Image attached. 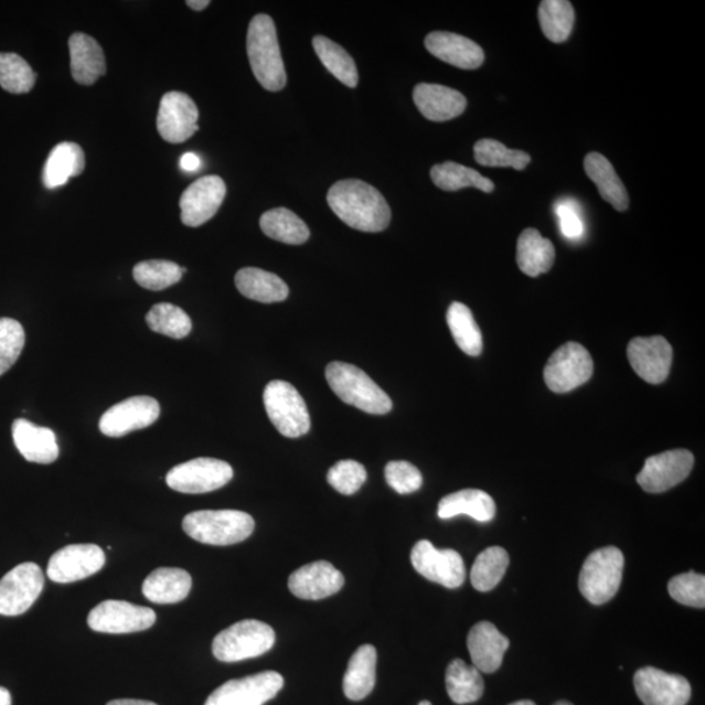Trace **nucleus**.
I'll return each instance as SVG.
<instances>
[{"label":"nucleus","mask_w":705,"mask_h":705,"mask_svg":"<svg viewBox=\"0 0 705 705\" xmlns=\"http://www.w3.org/2000/svg\"><path fill=\"white\" fill-rule=\"evenodd\" d=\"M330 209L355 231L377 233L391 223V209L380 191L359 180L334 183L327 195Z\"/></svg>","instance_id":"1"},{"label":"nucleus","mask_w":705,"mask_h":705,"mask_svg":"<svg viewBox=\"0 0 705 705\" xmlns=\"http://www.w3.org/2000/svg\"><path fill=\"white\" fill-rule=\"evenodd\" d=\"M247 55L256 81L269 92L287 85V71L281 58L279 40L273 18L260 13L254 17L247 31Z\"/></svg>","instance_id":"2"},{"label":"nucleus","mask_w":705,"mask_h":705,"mask_svg":"<svg viewBox=\"0 0 705 705\" xmlns=\"http://www.w3.org/2000/svg\"><path fill=\"white\" fill-rule=\"evenodd\" d=\"M327 382L341 400L368 415H387L394 404L391 397L363 370L345 362H331L325 368Z\"/></svg>","instance_id":"3"},{"label":"nucleus","mask_w":705,"mask_h":705,"mask_svg":"<svg viewBox=\"0 0 705 705\" xmlns=\"http://www.w3.org/2000/svg\"><path fill=\"white\" fill-rule=\"evenodd\" d=\"M182 526L188 536L197 543L227 546L250 537L255 522L244 511L204 510L191 512L183 519Z\"/></svg>","instance_id":"4"},{"label":"nucleus","mask_w":705,"mask_h":705,"mask_svg":"<svg viewBox=\"0 0 705 705\" xmlns=\"http://www.w3.org/2000/svg\"><path fill=\"white\" fill-rule=\"evenodd\" d=\"M275 642L273 627L246 619L221 631L213 640L212 652L218 661L238 662L261 656L273 650Z\"/></svg>","instance_id":"5"},{"label":"nucleus","mask_w":705,"mask_h":705,"mask_svg":"<svg viewBox=\"0 0 705 705\" xmlns=\"http://www.w3.org/2000/svg\"><path fill=\"white\" fill-rule=\"evenodd\" d=\"M624 557L618 547H602L589 555L584 562L579 589L590 603H607L621 587Z\"/></svg>","instance_id":"6"},{"label":"nucleus","mask_w":705,"mask_h":705,"mask_svg":"<svg viewBox=\"0 0 705 705\" xmlns=\"http://www.w3.org/2000/svg\"><path fill=\"white\" fill-rule=\"evenodd\" d=\"M263 400H265L270 423L281 436L299 438L310 431L311 419L308 405L290 383L284 381L268 383Z\"/></svg>","instance_id":"7"},{"label":"nucleus","mask_w":705,"mask_h":705,"mask_svg":"<svg viewBox=\"0 0 705 705\" xmlns=\"http://www.w3.org/2000/svg\"><path fill=\"white\" fill-rule=\"evenodd\" d=\"M594 375V360L586 348L567 343L555 351L544 370L545 383L555 394H567Z\"/></svg>","instance_id":"8"},{"label":"nucleus","mask_w":705,"mask_h":705,"mask_svg":"<svg viewBox=\"0 0 705 705\" xmlns=\"http://www.w3.org/2000/svg\"><path fill=\"white\" fill-rule=\"evenodd\" d=\"M233 476V468L227 462L199 458L170 469L167 483L178 493L204 494L224 488L231 482Z\"/></svg>","instance_id":"9"},{"label":"nucleus","mask_w":705,"mask_h":705,"mask_svg":"<svg viewBox=\"0 0 705 705\" xmlns=\"http://www.w3.org/2000/svg\"><path fill=\"white\" fill-rule=\"evenodd\" d=\"M44 586V573L33 562H25L12 568L0 580V615H24L38 601Z\"/></svg>","instance_id":"10"},{"label":"nucleus","mask_w":705,"mask_h":705,"mask_svg":"<svg viewBox=\"0 0 705 705\" xmlns=\"http://www.w3.org/2000/svg\"><path fill=\"white\" fill-rule=\"evenodd\" d=\"M410 560L419 575L446 588H459L466 581L464 560L452 548L439 551L430 541L421 540L412 548Z\"/></svg>","instance_id":"11"},{"label":"nucleus","mask_w":705,"mask_h":705,"mask_svg":"<svg viewBox=\"0 0 705 705\" xmlns=\"http://www.w3.org/2000/svg\"><path fill=\"white\" fill-rule=\"evenodd\" d=\"M282 675L263 672L224 683L210 695L204 705H263L280 693Z\"/></svg>","instance_id":"12"},{"label":"nucleus","mask_w":705,"mask_h":705,"mask_svg":"<svg viewBox=\"0 0 705 705\" xmlns=\"http://www.w3.org/2000/svg\"><path fill=\"white\" fill-rule=\"evenodd\" d=\"M154 623L156 612L151 608L118 600L98 603L88 616L90 629L103 633L140 632Z\"/></svg>","instance_id":"13"},{"label":"nucleus","mask_w":705,"mask_h":705,"mask_svg":"<svg viewBox=\"0 0 705 705\" xmlns=\"http://www.w3.org/2000/svg\"><path fill=\"white\" fill-rule=\"evenodd\" d=\"M160 404L153 397L135 396L120 402L104 413L99 430L106 437L120 438L128 432L146 429L159 419Z\"/></svg>","instance_id":"14"},{"label":"nucleus","mask_w":705,"mask_h":705,"mask_svg":"<svg viewBox=\"0 0 705 705\" xmlns=\"http://www.w3.org/2000/svg\"><path fill=\"white\" fill-rule=\"evenodd\" d=\"M694 455L687 450H673L648 458L637 477L647 493L660 494L685 481L694 467Z\"/></svg>","instance_id":"15"},{"label":"nucleus","mask_w":705,"mask_h":705,"mask_svg":"<svg viewBox=\"0 0 705 705\" xmlns=\"http://www.w3.org/2000/svg\"><path fill=\"white\" fill-rule=\"evenodd\" d=\"M105 562V553L97 545H68L50 558L47 578L60 584L84 580L103 569Z\"/></svg>","instance_id":"16"},{"label":"nucleus","mask_w":705,"mask_h":705,"mask_svg":"<svg viewBox=\"0 0 705 705\" xmlns=\"http://www.w3.org/2000/svg\"><path fill=\"white\" fill-rule=\"evenodd\" d=\"M197 119L194 99L182 92H169L160 103L157 130L163 140L180 145L199 131Z\"/></svg>","instance_id":"17"},{"label":"nucleus","mask_w":705,"mask_h":705,"mask_svg":"<svg viewBox=\"0 0 705 705\" xmlns=\"http://www.w3.org/2000/svg\"><path fill=\"white\" fill-rule=\"evenodd\" d=\"M633 685L644 705H686L690 702L691 685L685 676L656 667L640 669L633 676Z\"/></svg>","instance_id":"18"},{"label":"nucleus","mask_w":705,"mask_h":705,"mask_svg":"<svg viewBox=\"0 0 705 705\" xmlns=\"http://www.w3.org/2000/svg\"><path fill=\"white\" fill-rule=\"evenodd\" d=\"M226 196L223 178L206 175L192 183L180 201L182 223L190 227L202 226L216 215Z\"/></svg>","instance_id":"19"},{"label":"nucleus","mask_w":705,"mask_h":705,"mask_svg":"<svg viewBox=\"0 0 705 705\" xmlns=\"http://www.w3.org/2000/svg\"><path fill=\"white\" fill-rule=\"evenodd\" d=\"M627 357L643 381L650 384H661L671 373L673 348L665 338H637L627 348Z\"/></svg>","instance_id":"20"},{"label":"nucleus","mask_w":705,"mask_h":705,"mask_svg":"<svg viewBox=\"0 0 705 705\" xmlns=\"http://www.w3.org/2000/svg\"><path fill=\"white\" fill-rule=\"evenodd\" d=\"M344 576L330 562L318 560L290 575V592L301 600H323L344 587Z\"/></svg>","instance_id":"21"},{"label":"nucleus","mask_w":705,"mask_h":705,"mask_svg":"<svg viewBox=\"0 0 705 705\" xmlns=\"http://www.w3.org/2000/svg\"><path fill=\"white\" fill-rule=\"evenodd\" d=\"M425 46L436 58L461 70H476L485 61V53L474 41L450 32H432Z\"/></svg>","instance_id":"22"},{"label":"nucleus","mask_w":705,"mask_h":705,"mask_svg":"<svg viewBox=\"0 0 705 705\" xmlns=\"http://www.w3.org/2000/svg\"><path fill=\"white\" fill-rule=\"evenodd\" d=\"M413 102L426 119L446 122L461 116L467 109V98L460 92L439 84H418L413 90Z\"/></svg>","instance_id":"23"},{"label":"nucleus","mask_w":705,"mask_h":705,"mask_svg":"<svg viewBox=\"0 0 705 705\" xmlns=\"http://www.w3.org/2000/svg\"><path fill=\"white\" fill-rule=\"evenodd\" d=\"M510 640L493 623L480 622L468 635V651L473 666L481 673L491 674L501 667Z\"/></svg>","instance_id":"24"},{"label":"nucleus","mask_w":705,"mask_h":705,"mask_svg":"<svg viewBox=\"0 0 705 705\" xmlns=\"http://www.w3.org/2000/svg\"><path fill=\"white\" fill-rule=\"evenodd\" d=\"M12 438L18 451L26 461L46 466L58 459V441H56L55 432L47 427L19 418L12 425Z\"/></svg>","instance_id":"25"},{"label":"nucleus","mask_w":705,"mask_h":705,"mask_svg":"<svg viewBox=\"0 0 705 705\" xmlns=\"http://www.w3.org/2000/svg\"><path fill=\"white\" fill-rule=\"evenodd\" d=\"M71 74L81 85H94L106 74L105 54L98 42L88 34L74 33L68 40Z\"/></svg>","instance_id":"26"},{"label":"nucleus","mask_w":705,"mask_h":705,"mask_svg":"<svg viewBox=\"0 0 705 705\" xmlns=\"http://www.w3.org/2000/svg\"><path fill=\"white\" fill-rule=\"evenodd\" d=\"M192 579L182 568L161 567L147 576L142 595L148 601L160 605L181 602L190 594Z\"/></svg>","instance_id":"27"},{"label":"nucleus","mask_w":705,"mask_h":705,"mask_svg":"<svg viewBox=\"0 0 705 705\" xmlns=\"http://www.w3.org/2000/svg\"><path fill=\"white\" fill-rule=\"evenodd\" d=\"M495 514L496 505L493 498L477 489L460 490L447 495L438 505V516L444 520L467 515L476 522L489 523Z\"/></svg>","instance_id":"28"},{"label":"nucleus","mask_w":705,"mask_h":705,"mask_svg":"<svg viewBox=\"0 0 705 705\" xmlns=\"http://www.w3.org/2000/svg\"><path fill=\"white\" fill-rule=\"evenodd\" d=\"M235 287L242 296L261 303L282 302L289 296L288 285L279 276L254 267L238 270Z\"/></svg>","instance_id":"29"},{"label":"nucleus","mask_w":705,"mask_h":705,"mask_svg":"<svg viewBox=\"0 0 705 705\" xmlns=\"http://www.w3.org/2000/svg\"><path fill=\"white\" fill-rule=\"evenodd\" d=\"M584 170L600 191L605 202L619 212L629 210V194L607 157L597 152L587 154L584 159Z\"/></svg>","instance_id":"30"},{"label":"nucleus","mask_w":705,"mask_h":705,"mask_svg":"<svg viewBox=\"0 0 705 705\" xmlns=\"http://www.w3.org/2000/svg\"><path fill=\"white\" fill-rule=\"evenodd\" d=\"M85 154L83 148L76 142L63 141L50 152L42 181L45 188L54 190L66 184L71 178L84 172Z\"/></svg>","instance_id":"31"},{"label":"nucleus","mask_w":705,"mask_h":705,"mask_svg":"<svg viewBox=\"0 0 705 705\" xmlns=\"http://www.w3.org/2000/svg\"><path fill=\"white\" fill-rule=\"evenodd\" d=\"M376 681V650L375 647L361 645L349 660L344 675V694L349 701L365 699L375 686Z\"/></svg>","instance_id":"32"},{"label":"nucleus","mask_w":705,"mask_h":705,"mask_svg":"<svg viewBox=\"0 0 705 705\" xmlns=\"http://www.w3.org/2000/svg\"><path fill=\"white\" fill-rule=\"evenodd\" d=\"M517 266L523 274L537 277L548 273L555 261V248L551 239L536 229H525L517 241Z\"/></svg>","instance_id":"33"},{"label":"nucleus","mask_w":705,"mask_h":705,"mask_svg":"<svg viewBox=\"0 0 705 705\" xmlns=\"http://www.w3.org/2000/svg\"><path fill=\"white\" fill-rule=\"evenodd\" d=\"M446 686L448 696L456 704H469L481 699L485 683L479 669L456 659L447 667Z\"/></svg>","instance_id":"34"},{"label":"nucleus","mask_w":705,"mask_h":705,"mask_svg":"<svg viewBox=\"0 0 705 705\" xmlns=\"http://www.w3.org/2000/svg\"><path fill=\"white\" fill-rule=\"evenodd\" d=\"M260 227L267 237L287 245H303L310 238L305 221L288 209H275L260 218Z\"/></svg>","instance_id":"35"},{"label":"nucleus","mask_w":705,"mask_h":705,"mask_svg":"<svg viewBox=\"0 0 705 705\" xmlns=\"http://www.w3.org/2000/svg\"><path fill=\"white\" fill-rule=\"evenodd\" d=\"M431 180L437 188L445 191H458L466 188L479 189L487 194L494 191V183L474 169L460 163L447 161L431 168Z\"/></svg>","instance_id":"36"},{"label":"nucleus","mask_w":705,"mask_h":705,"mask_svg":"<svg viewBox=\"0 0 705 705\" xmlns=\"http://www.w3.org/2000/svg\"><path fill=\"white\" fill-rule=\"evenodd\" d=\"M313 49L319 56L320 62L324 64V67L338 78L341 83L345 84L349 88H355L359 84V71L357 66L351 55L344 47H341L324 35H317L312 40Z\"/></svg>","instance_id":"37"},{"label":"nucleus","mask_w":705,"mask_h":705,"mask_svg":"<svg viewBox=\"0 0 705 705\" xmlns=\"http://www.w3.org/2000/svg\"><path fill=\"white\" fill-rule=\"evenodd\" d=\"M447 324L462 352L472 357L482 353L481 330L468 306L453 302L447 311Z\"/></svg>","instance_id":"38"},{"label":"nucleus","mask_w":705,"mask_h":705,"mask_svg":"<svg viewBox=\"0 0 705 705\" xmlns=\"http://www.w3.org/2000/svg\"><path fill=\"white\" fill-rule=\"evenodd\" d=\"M509 565V553L503 547L491 546L477 557L470 569V583L479 592H490L502 581Z\"/></svg>","instance_id":"39"},{"label":"nucleus","mask_w":705,"mask_h":705,"mask_svg":"<svg viewBox=\"0 0 705 705\" xmlns=\"http://www.w3.org/2000/svg\"><path fill=\"white\" fill-rule=\"evenodd\" d=\"M538 19L546 39L562 44L574 30V7L568 0H545L540 4Z\"/></svg>","instance_id":"40"},{"label":"nucleus","mask_w":705,"mask_h":705,"mask_svg":"<svg viewBox=\"0 0 705 705\" xmlns=\"http://www.w3.org/2000/svg\"><path fill=\"white\" fill-rule=\"evenodd\" d=\"M188 269L169 260H146L133 267V279L141 288L148 290H163L173 287L182 280Z\"/></svg>","instance_id":"41"},{"label":"nucleus","mask_w":705,"mask_h":705,"mask_svg":"<svg viewBox=\"0 0 705 705\" xmlns=\"http://www.w3.org/2000/svg\"><path fill=\"white\" fill-rule=\"evenodd\" d=\"M147 324L156 333L165 334L168 338L181 340L189 337L192 322L186 312L172 303L154 305L148 311Z\"/></svg>","instance_id":"42"},{"label":"nucleus","mask_w":705,"mask_h":705,"mask_svg":"<svg viewBox=\"0 0 705 705\" xmlns=\"http://www.w3.org/2000/svg\"><path fill=\"white\" fill-rule=\"evenodd\" d=\"M474 159L482 167L514 168L519 172L528 167L532 161L528 153L510 149L501 141L493 139H482L476 142Z\"/></svg>","instance_id":"43"},{"label":"nucleus","mask_w":705,"mask_h":705,"mask_svg":"<svg viewBox=\"0 0 705 705\" xmlns=\"http://www.w3.org/2000/svg\"><path fill=\"white\" fill-rule=\"evenodd\" d=\"M38 75L25 60L13 53L0 54V87L13 95L31 92Z\"/></svg>","instance_id":"44"},{"label":"nucleus","mask_w":705,"mask_h":705,"mask_svg":"<svg viewBox=\"0 0 705 705\" xmlns=\"http://www.w3.org/2000/svg\"><path fill=\"white\" fill-rule=\"evenodd\" d=\"M25 346V331L18 320L0 318V376L15 365Z\"/></svg>","instance_id":"45"},{"label":"nucleus","mask_w":705,"mask_h":705,"mask_svg":"<svg viewBox=\"0 0 705 705\" xmlns=\"http://www.w3.org/2000/svg\"><path fill=\"white\" fill-rule=\"evenodd\" d=\"M667 590L676 602L691 608H705L704 575L694 572L676 575L669 581Z\"/></svg>","instance_id":"46"},{"label":"nucleus","mask_w":705,"mask_h":705,"mask_svg":"<svg viewBox=\"0 0 705 705\" xmlns=\"http://www.w3.org/2000/svg\"><path fill=\"white\" fill-rule=\"evenodd\" d=\"M367 473L365 467L360 464L359 461L343 460L334 464L327 480L330 485L338 490L339 493L344 495H353L363 487L366 482Z\"/></svg>","instance_id":"47"},{"label":"nucleus","mask_w":705,"mask_h":705,"mask_svg":"<svg viewBox=\"0 0 705 705\" xmlns=\"http://www.w3.org/2000/svg\"><path fill=\"white\" fill-rule=\"evenodd\" d=\"M388 485L398 494H412L423 487V474L408 461H391L386 467Z\"/></svg>","instance_id":"48"},{"label":"nucleus","mask_w":705,"mask_h":705,"mask_svg":"<svg viewBox=\"0 0 705 705\" xmlns=\"http://www.w3.org/2000/svg\"><path fill=\"white\" fill-rule=\"evenodd\" d=\"M559 218L562 234L568 239H579L584 235V223L578 205L573 202H564L555 209Z\"/></svg>","instance_id":"49"},{"label":"nucleus","mask_w":705,"mask_h":705,"mask_svg":"<svg viewBox=\"0 0 705 705\" xmlns=\"http://www.w3.org/2000/svg\"><path fill=\"white\" fill-rule=\"evenodd\" d=\"M202 161L201 157L195 153H186L182 156L181 159V168L184 172H196L199 168H201Z\"/></svg>","instance_id":"50"},{"label":"nucleus","mask_w":705,"mask_h":705,"mask_svg":"<svg viewBox=\"0 0 705 705\" xmlns=\"http://www.w3.org/2000/svg\"><path fill=\"white\" fill-rule=\"evenodd\" d=\"M106 705H157V704L152 702H147V701L117 699V701H111Z\"/></svg>","instance_id":"51"},{"label":"nucleus","mask_w":705,"mask_h":705,"mask_svg":"<svg viewBox=\"0 0 705 705\" xmlns=\"http://www.w3.org/2000/svg\"><path fill=\"white\" fill-rule=\"evenodd\" d=\"M186 4L194 11H203L211 2L210 0H188Z\"/></svg>","instance_id":"52"},{"label":"nucleus","mask_w":705,"mask_h":705,"mask_svg":"<svg viewBox=\"0 0 705 705\" xmlns=\"http://www.w3.org/2000/svg\"><path fill=\"white\" fill-rule=\"evenodd\" d=\"M11 704H12V697H11L10 691L4 687H0V705H11Z\"/></svg>","instance_id":"53"},{"label":"nucleus","mask_w":705,"mask_h":705,"mask_svg":"<svg viewBox=\"0 0 705 705\" xmlns=\"http://www.w3.org/2000/svg\"><path fill=\"white\" fill-rule=\"evenodd\" d=\"M510 705H536V704H534L532 701H519Z\"/></svg>","instance_id":"54"},{"label":"nucleus","mask_w":705,"mask_h":705,"mask_svg":"<svg viewBox=\"0 0 705 705\" xmlns=\"http://www.w3.org/2000/svg\"><path fill=\"white\" fill-rule=\"evenodd\" d=\"M554 705H574V704L568 702H558V703H555Z\"/></svg>","instance_id":"55"},{"label":"nucleus","mask_w":705,"mask_h":705,"mask_svg":"<svg viewBox=\"0 0 705 705\" xmlns=\"http://www.w3.org/2000/svg\"><path fill=\"white\" fill-rule=\"evenodd\" d=\"M418 705H432L430 702L424 701L421 703H419Z\"/></svg>","instance_id":"56"}]
</instances>
